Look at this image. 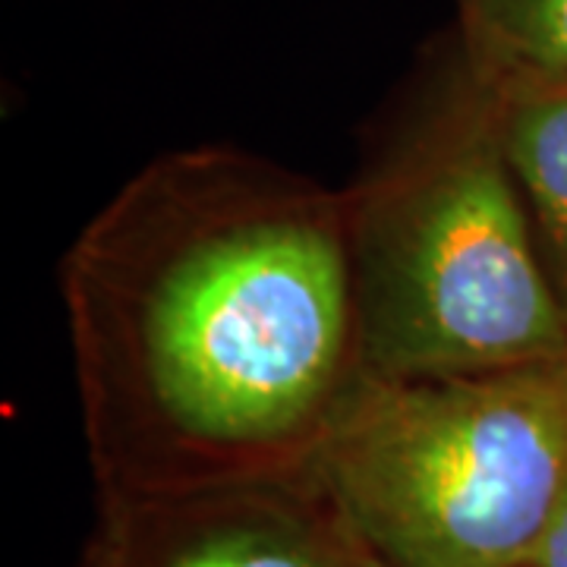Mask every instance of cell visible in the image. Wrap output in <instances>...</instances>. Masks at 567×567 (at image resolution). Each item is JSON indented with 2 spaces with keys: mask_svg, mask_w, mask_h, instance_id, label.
I'll use <instances>...</instances> for the list:
<instances>
[{
  "mask_svg": "<svg viewBox=\"0 0 567 567\" xmlns=\"http://www.w3.org/2000/svg\"><path fill=\"white\" fill-rule=\"evenodd\" d=\"M61 297L99 495L303 473L372 382L344 189L234 145L136 171Z\"/></svg>",
  "mask_w": 567,
  "mask_h": 567,
  "instance_id": "cell-1",
  "label": "cell"
},
{
  "mask_svg": "<svg viewBox=\"0 0 567 567\" xmlns=\"http://www.w3.org/2000/svg\"><path fill=\"white\" fill-rule=\"evenodd\" d=\"M369 379L476 375L567 360L498 95L457 44L344 189Z\"/></svg>",
  "mask_w": 567,
  "mask_h": 567,
  "instance_id": "cell-2",
  "label": "cell"
},
{
  "mask_svg": "<svg viewBox=\"0 0 567 567\" xmlns=\"http://www.w3.org/2000/svg\"><path fill=\"white\" fill-rule=\"evenodd\" d=\"M309 470L385 567H529L567 488V360L372 379Z\"/></svg>",
  "mask_w": 567,
  "mask_h": 567,
  "instance_id": "cell-3",
  "label": "cell"
},
{
  "mask_svg": "<svg viewBox=\"0 0 567 567\" xmlns=\"http://www.w3.org/2000/svg\"><path fill=\"white\" fill-rule=\"evenodd\" d=\"M80 567H385L312 470L99 495Z\"/></svg>",
  "mask_w": 567,
  "mask_h": 567,
  "instance_id": "cell-4",
  "label": "cell"
},
{
  "mask_svg": "<svg viewBox=\"0 0 567 567\" xmlns=\"http://www.w3.org/2000/svg\"><path fill=\"white\" fill-rule=\"evenodd\" d=\"M457 51L492 92L567 89V0H457Z\"/></svg>",
  "mask_w": 567,
  "mask_h": 567,
  "instance_id": "cell-5",
  "label": "cell"
},
{
  "mask_svg": "<svg viewBox=\"0 0 567 567\" xmlns=\"http://www.w3.org/2000/svg\"><path fill=\"white\" fill-rule=\"evenodd\" d=\"M495 95L507 158L567 319V89Z\"/></svg>",
  "mask_w": 567,
  "mask_h": 567,
  "instance_id": "cell-6",
  "label": "cell"
},
{
  "mask_svg": "<svg viewBox=\"0 0 567 567\" xmlns=\"http://www.w3.org/2000/svg\"><path fill=\"white\" fill-rule=\"evenodd\" d=\"M529 567H567V488Z\"/></svg>",
  "mask_w": 567,
  "mask_h": 567,
  "instance_id": "cell-7",
  "label": "cell"
}]
</instances>
